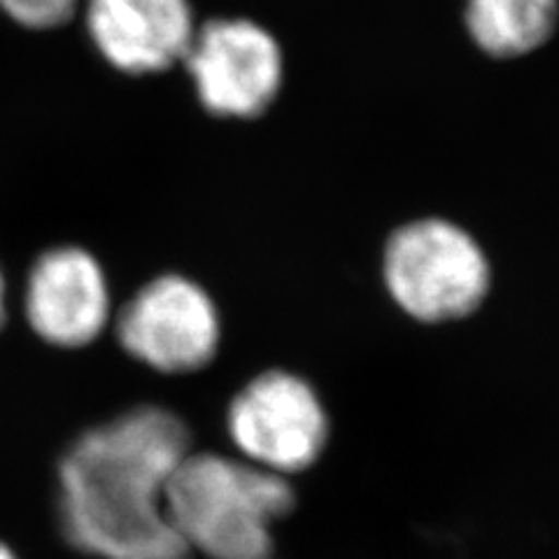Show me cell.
Listing matches in <instances>:
<instances>
[{"mask_svg":"<svg viewBox=\"0 0 559 559\" xmlns=\"http://www.w3.org/2000/svg\"><path fill=\"white\" fill-rule=\"evenodd\" d=\"M191 452L182 419L133 408L84 431L59 464L61 530L100 559H191L166 511L173 471Z\"/></svg>","mask_w":559,"mask_h":559,"instance_id":"6da1fadb","label":"cell"},{"mask_svg":"<svg viewBox=\"0 0 559 559\" xmlns=\"http://www.w3.org/2000/svg\"><path fill=\"white\" fill-rule=\"evenodd\" d=\"M296 503L287 476L215 452H189L166 487L175 532L207 559H273V524Z\"/></svg>","mask_w":559,"mask_h":559,"instance_id":"7a4b0ae2","label":"cell"},{"mask_svg":"<svg viewBox=\"0 0 559 559\" xmlns=\"http://www.w3.org/2000/svg\"><path fill=\"white\" fill-rule=\"evenodd\" d=\"M384 299L401 318L443 329L474 320L495 292V264L466 224L419 215L396 224L378 254Z\"/></svg>","mask_w":559,"mask_h":559,"instance_id":"3957f363","label":"cell"},{"mask_svg":"<svg viewBox=\"0 0 559 559\" xmlns=\"http://www.w3.org/2000/svg\"><path fill=\"white\" fill-rule=\"evenodd\" d=\"M226 425L245 462L287 478L310 471L331 443V415L320 392L304 376L283 369L245 384Z\"/></svg>","mask_w":559,"mask_h":559,"instance_id":"277c9868","label":"cell"},{"mask_svg":"<svg viewBox=\"0 0 559 559\" xmlns=\"http://www.w3.org/2000/svg\"><path fill=\"white\" fill-rule=\"evenodd\" d=\"M121 347L162 373H194L219 347L213 299L187 277L162 275L140 289L117 322Z\"/></svg>","mask_w":559,"mask_h":559,"instance_id":"5b68a950","label":"cell"},{"mask_svg":"<svg viewBox=\"0 0 559 559\" xmlns=\"http://www.w3.org/2000/svg\"><path fill=\"white\" fill-rule=\"evenodd\" d=\"M205 108L219 117L264 115L283 86V51L248 20H217L194 33L182 59Z\"/></svg>","mask_w":559,"mask_h":559,"instance_id":"8992f818","label":"cell"},{"mask_svg":"<svg viewBox=\"0 0 559 559\" xmlns=\"http://www.w3.org/2000/svg\"><path fill=\"white\" fill-rule=\"evenodd\" d=\"M26 314L35 334L57 347H84L110 318V296L98 261L80 248L43 254L31 271Z\"/></svg>","mask_w":559,"mask_h":559,"instance_id":"52a82bcc","label":"cell"},{"mask_svg":"<svg viewBox=\"0 0 559 559\" xmlns=\"http://www.w3.org/2000/svg\"><path fill=\"white\" fill-rule=\"evenodd\" d=\"M92 38L124 73H156L182 61L194 38L187 0H90Z\"/></svg>","mask_w":559,"mask_h":559,"instance_id":"ba28073f","label":"cell"},{"mask_svg":"<svg viewBox=\"0 0 559 559\" xmlns=\"http://www.w3.org/2000/svg\"><path fill=\"white\" fill-rule=\"evenodd\" d=\"M464 22L485 55L524 57L552 38L559 0H466Z\"/></svg>","mask_w":559,"mask_h":559,"instance_id":"9c48e42d","label":"cell"},{"mask_svg":"<svg viewBox=\"0 0 559 559\" xmlns=\"http://www.w3.org/2000/svg\"><path fill=\"white\" fill-rule=\"evenodd\" d=\"M78 0H0L14 22L28 28H55L70 20Z\"/></svg>","mask_w":559,"mask_h":559,"instance_id":"30bf717a","label":"cell"},{"mask_svg":"<svg viewBox=\"0 0 559 559\" xmlns=\"http://www.w3.org/2000/svg\"><path fill=\"white\" fill-rule=\"evenodd\" d=\"M5 322V283L3 275H0V326Z\"/></svg>","mask_w":559,"mask_h":559,"instance_id":"8fae6325","label":"cell"},{"mask_svg":"<svg viewBox=\"0 0 559 559\" xmlns=\"http://www.w3.org/2000/svg\"><path fill=\"white\" fill-rule=\"evenodd\" d=\"M0 559H16V557H14V552L5 544H0Z\"/></svg>","mask_w":559,"mask_h":559,"instance_id":"7c38bea8","label":"cell"}]
</instances>
